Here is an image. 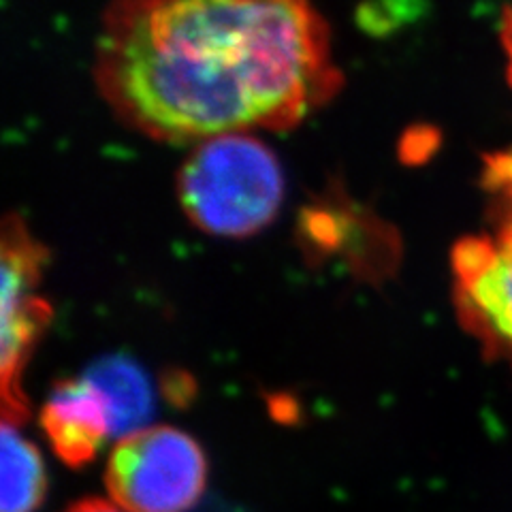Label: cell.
I'll use <instances>...</instances> for the list:
<instances>
[{"label":"cell","mask_w":512,"mask_h":512,"mask_svg":"<svg viewBox=\"0 0 512 512\" xmlns=\"http://www.w3.org/2000/svg\"><path fill=\"white\" fill-rule=\"evenodd\" d=\"M94 73L124 124L171 143L286 131L342 86L312 0H116Z\"/></svg>","instance_id":"obj_1"},{"label":"cell","mask_w":512,"mask_h":512,"mask_svg":"<svg viewBox=\"0 0 512 512\" xmlns=\"http://www.w3.org/2000/svg\"><path fill=\"white\" fill-rule=\"evenodd\" d=\"M178 197L201 231L242 239L263 231L284 199L276 154L252 133L199 141L178 173Z\"/></svg>","instance_id":"obj_2"},{"label":"cell","mask_w":512,"mask_h":512,"mask_svg":"<svg viewBox=\"0 0 512 512\" xmlns=\"http://www.w3.org/2000/svg\"><path fill=\"white\" fill-rule=\"evenodd\" d=\"M205 483L201 446L167 425L118 440L107 463V489L126 512H188L201 500Z\"/></svg>","instance_id":"obj_3"},{"label":"cell","mask_w":512,"mask_h":512,"mask_svg":"<svg viewBox=\"0 0 512 512\" xmlns=\"http://www.w3.org/2000/svg\"><path fill=\"white\" fill-rule=\"evenodd\" d=\"M45 261L43 248L30 237L22 220H7L3 231V416L20 425L28 404L22 391V372L39 333L50 323L52 308L35 286Z\"/></svg>","instance_id":"obj_4"},{"label":"cell","mask_w":512,"mask_h":512,"mask_svg":"<svg viewBox=\"0 0 512 512\" xmlns=\"http://www.w3.org/2000/svg\"><path fill=\"white\" fill-rule=\"evenodd\" d=\"M453 271L461 320L512 365V224L461 239Z\"/></svg>","instance_id":"obj_5"},{"label":"cell","mask_w":512,"mask_h":512,"mask_svg":"<svg viewBox=\"0 0 512 512\" xmlns=\"http://www.w3.org/2000/svg\"><path fill=\"white\" fill-rule=\"evenodd\" d=\"M41 425L56 455L71 468L92 461L114 438L105 397L86 376L56 384L43 406Z\"/></svg>","instance_id":"obj_6"},{"label":"cell","mask_w":512,"mask_h":512,"mask_svg":"<svg viewBox=\"0 0 512 512\" xmlns=\"http://www.w3.org/2000/svg\"><path fill=\"white\" fill-rule=\"evenodd\" d=\"M105 397L114 423V438H126L148 427L154 412V389L141 367L124 357L96 361L84 374Z\"/></svg>","instance_id":"obj_7"},{"label":"cell","mask_w":512,"mask_h":512,"mask_svg":"<svg viewBox=\"0 0 512 512\" xmlns=\"http://www.w3.org/2000/svg\"><path fill=\"white\" fill-rule=\"evenodd\" d=\"M15 423H3V512H35L47 489L45 468L37 446L22 436Z\"/></svg>","instance_id":"obj_8"},{"label":"cell","mask_w":512,"mask_h":512,"mask_svg":"<svg viewBox=\"0 0 512 512\" xmlns=\"http://www.w3.org/2000/svg\"><path fill=\"white\" fill-rule=\"evenodd\" d=\"M483 184L502 205L504 224H512V148L487 158Z\"/></svg>","instance_id":"obj_9"},{"label":"cell","mask_w":512,"mask_h":512,"mask_svg":"<svg viewBox=\"0 0 512 512\" xmlns=\"http://www.w3.org/2000/svg\"><path fill=\"white\" fill-rule=\"evenodd\" d=\"M67 512H126V510L120 508L118 504H111L105 500H84L75 504L73 508H69Z\"/></svg>","instance_id":"obj_10"},{"label":"cell","mask_w":512,"mask_h":512,"mask_svg":"<svg viewBox=\"0 0 512 512\" xmlns=\"http://www.w3.org/2000/svg\"><path fill=\"white\" fill-rule=\"evenodd\" d=\"M502 43L508 56V69H510V79H512V9L506 11L504 20H502Z\"/></svg>","instance_id":"obj_11"}]
</instances>
